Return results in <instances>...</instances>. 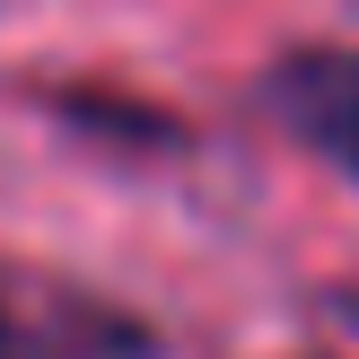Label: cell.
I'll return each mask as SVG.
<instances>
[{"instance_id": "cell-5", "label": "cell", "mask_w": 359, "mask_h": 359, "mask_svg": "<svg viewBox=\"0 0 359 359\" xmlns=\"http://www.w3.org/2000/svg\"><path fill=\"white\" fill-rule=\"evenodd\" d=\"M298 359H333V351H298Z\"/></svg>"}, {"instance_id": "cell-1", "label": "cell", "mask_w": 359, "mask_h": 359, "mask_svg": "<svg viewBox=\"0 0 359 359\" xmlns=\"http://www.w3.org/2000/svg\"><path fill=\"white\" fill-rule=\"evenodd\" d=\"M245 105L272 132H290L307 158H325L342 184H359V44H333V35L280 44L245 79Z\"/></svg>"}, {"instance_id": "cell-4", "label": "cell", "mask_w": 359, "mask_h": 359, "mask_svg": "<svg viewBox=\"0 0 359 359\" xmlns=\"http://www.w3.org/2000/svg\"><path fill=\"white\" fill-rule=\"evenodd\" d=\"M316 307H325L342 333H359V280H333V290H316Z\"/></svg>"}, {"instance_id": "cell-2", "label": "cell", "mask_w": 359, "mask_h": 359, "mask_svg": "<svg viewBox=\"0 0 359 359\" xmlns=\"http://www.w3.org/2000/svg\"><path fill=\"white\" fill-rule=\"evenodd\" d=\"M0 359H167L149 316L79 280L0 272Z\"/></svg>"}, {"instance_id": "cell-3", "label": "cell", "mask_w": 359, "mask_h": 359, "mask_svg": "<svg viewBox=\"0 0 359 359\" xmlns=\"http://www.w3.org/2000/svg\"><path fill=\"white\" fill-rule=\"evenodd\" d=\"M44 114L62 123L70 140L105 149V158H175V149H193V123L175 114V105L132 97V88H97V79L44 88Z\"/></svg>"}, {"instance_id": "cell-6", "label": "cell", "mask_w": 359, "mask_h": 359, "mask_svg": "<svg viewBox=\"0 0 359 359\" xmlns=\"http://www.w3.org/2000/svg\"><path fill=\"white\" fill-rule=\"evenodd\" d=\"M351 9H359V0H351Z\"/></svg>"}]
</instances>
